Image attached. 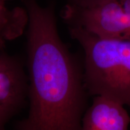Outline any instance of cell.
Wrapping results in <instances>:
<instances>
[{
	"instance_id": "5",
	"label": "cell",
	"mask_w": 130,
	"mask_h": 130,
	"mask_svg": "<svg viewBox=\"0 0 130 130\" xmlns=\"http://www.w3.org/2000/svg\"><path fill=\"white\" fill-rule=\"evenodd\" d=\"M124 105L104 96H95L83 118L81 130H128L130 116Z\"/></svg>"
},
{
	"instance_id": "1",
	"label": "cell",
	"mask_w": 130,
	"mask_h": 130,
	"mask_svg": "<svg viewBox=\"0 0 130 130\" xmlns=\"http://www.w3.org/2000/svg\"><path fill=\"white\" fill-rule=\"evenodd\" d=\"M28 14L29 111L18 130H81L83 69L61 40L54 6L23 0Z\"/></svg>"
},
{
	"instance_id": "6",
	"label": "cell",
	"mask_w": 130,
	"mask_h": 130,
	"mask_svg": "<svg viewBox=\"0 0 130 130\" xmlns=\"http://www.w3.org/2000/svg\"><path fill=\"white\" fill-rule=\"evenodd\" d=\"M9 0H0V50L7 42L22 35L28 25V14L25 8L10 7Z\"/></svg>"
},
{
	"instance_id": "2",
	"label": "cell",
	"mask_w": 130,
	"mask_h": 130,
	"mask_svg": "<svg viewBox=\"0 0 130 130\" xmlns=\"http://www.w3.org/2000/svg\"><path fill=\"white\" fill-rule=\"evenodd\" d=\"M69 30L83 50L87 92L130 106V39L98 36L74 26Z\"/></svg>"
},
{
	"instance_id": "7",
	"label": "cell",
	"mask_w": 130,
	"mask_h": 130,
	"mask_svg": "<svg viewBox=\"0 0 130 130\" xmlns=\"http://www.w3.org/2000/svg\"><path fill=\"white\" fill-rule=\"evenodd\" d=\"M86 1V0H69V1H71V2H75V3L81 2V1Z\"/></svg>"
},
{
	"instance_id": "3",
	"label": "cell",
	"mask_w": 130,
	"mask_h": 130,
	"mask_svg": "<svg viewBox=\"0 0 130 130\" xmlns=\"http://www.w3.org/2000/svg\"><path fill=\"white\" fill-rule=\"evenodd\" d=\"M62 17L69 27L98 36L130 39V0L69 1Z\"/></svg>"
},
{
	"instance_id": "4",
	"label": "cell",
	"mask_w": 130,
	"mask_h": 130,
	"mask_svg": "<svg viewBox=\"0 0 130 130\" xmlns=\"http://www.w3.org/2000/svg\"><path fill=\"white\" fill-rule=\"evenodd\" d=\"M28 78L19 57L0 50V130L21 112L28 100Z\"/></svg>"
}]
</instances>
